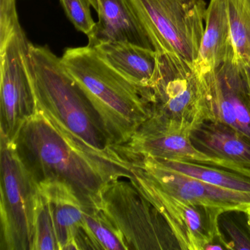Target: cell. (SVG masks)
<instances>
[{
    "mask_svg": "<svg viewBox=\"0 0 250 250\" xmlns=\"http://www.w3.org/2000/svg\"><path fill=\"white\" fill-rule=\"evenodd\" d=\"M17 143L38 180H61L83 200L96 203L102 190L131 178L129 161L114 149L99 150L71 132L36 101V111L19 132Z\"/></svg>",
    "mask_w": 250,
    "mask_h": 250,
    "instance_id": "cell-1",
    "label": "cell"
},
{
    "mask_svg": "<svg viewBox=\"0 0 250 250\" xmlns=\"http://www.w3.org/2000/svg\"><path fill=\"white\" fill-rule=\"evenodd\" d=\"M61 61L84 93L111 148L128 141L153 113L150 87L121 75L93 48H68Z\"/></svg>",
    "mask_w": 250,
    "mask_h": 250,
    "instance_id": "cell-2",
    "label": "cell"
},
{
    "mask_svg": "<svg viewBox=\"0 0 250 250\" xmlns=\"http://www.w3.org/2000/svg\"><path fill=\"white\" fill-rule=\"evenodd\" d=\"M30 61L36 101L76 136L99 150H109L103 131L78 84L47 46L30 43Z\"/></svg>",
    "mask_w": 250,
    "mask_h": 250,
    "instance_id": "cell-3",
    "label": "cell"
},
{
    "mask_svg": "<svg viewBox=\"0 0 250 250\" xmlns=\"http://www.w3.org/2000/svg\"><path fill=\"white\" fill-rule=\"evenodd\" d=\"M30 44L17 5L0 7V132L12 140L36 111Z\"/></svg>",
    "mask_w": 250,
    "mask_h": 250,
    "instance_id": "cell-4",
    "label": "cell"
},
{
    "mask_svg": "<svg viewBox=\"0 0 250 250\" xmlns=\"http://www.w3.org/2000/svg\"><path fill=\"white\" fill-rule=\"evenodd\" d=\"M37 177L16 140L0 132V250H31Z\"/></svg>",
    "mask_w": 250,
    "mask_h": 250,
    "instance_id": "cell-5",
    "label": "cell"
},
{
    "mask_svg": "<svg viewBox=\"0 0 250 250\" xmlns=\"http://www.w3.org/2000/svg\"><path fill=\"white\" fill-rule=\"evenodd\" d=\"M153 50L194 64L205 30L204 0H128Z\"/></svg>",
    "mask_w": 250,
    "mask_h": 250,
    "instance_id": "cell-6",
    "label": "cell"
},
{
    "mask_svg": "<svg viewBox=\"0 0 250 250\" xmlns=\"http://www.w3.org/2000/svg\"><path fill=\"white\" fill-rule=\"evenodd\" d=\"M150 88L153 113L178 129L191 134L210 121L203 82L194 64L175 55L157 54Z\"/></svg>",
    "mask_w": 250,
    "mask_h": 250,
    "instance_id": "cell-7",
    "label": "cell"
},
{
    "mask_svg": "<svg viewBox=\"0 0 250 250\" xmlns=\"http://www.w3.org/2000/svg\"><path fill=\"white\" fill-rule=\"evenodd\" d=\"M95 205L118 228L129 250L179 249L166 221L128 178L108 184Z\"/></svg>",
    "mask_w": 250,
    "mask_h": 250,
    "instance_id": "cell-8",
    "label": "cell"
},
{
    "mask_svg": "<svg viewBox=\"0 0 250 250\" xmlns=\"http://www.w3.org/2000/svg\"><path fill=\"white\" fill-rule=\"evenodd\" d=\"M131 171L130 181L166 221L179 249L231 250L219 227L223 212L184 201L162 189L139 169L131 166Z\"/></svg>",
    "mask_w": 250,
    "mask_h": 250,
    "instance_id": "cell-9",
    "label": "cell"
},
{
    "mask_svg": "<svg viewBox=\"0 0 250 250\" xmlns=\"http://www.w3.org/2000/svg\"><path fill=\"white\" fill-rule=\"evenodd\" d=\"M113 149L128 161L151 157L159 160L194 162L223 168L250 178V169L203 151L191 141V134L178 129L153 113L128 141Z\"/></svg>",
    "mask_w": 250,
    "mask_h": 250,
    "instance_id": "cell-10",
    "label": "cell"
},
{
    "mask_svg": "<svg viewBox=\"0 0 250 250\" xmlns=\"http://www.w3.org/2000/svg\"><path fill=\"white\" fill-rule=\"evenodd\" d=\"M131 166L167 192L195 206L224 213L242 212L250 206V192L216 187L176 172L151 157L129 161Z\"/></svg>",
    "mask_w": 250,
    "mask_h": 250,
    "instance_id": "cell-11",
    "label": "cell"
},
{
    "mask_svg": "<svg viewBox=\"0 0 250 250\" xmlns=\"http://www.w3.org/2000/svg\"><path fill=\"white\" fill-rule=\"evenodd\" d=\"M38 187L49 205L59 250H80L84 200L71 184L61 180H39Z\"/></svg>",
    "mask_w": 250,
    "mask_h": 250,
    "instance_id": "cell-12",
    "label": "cell"
},
{
    "mask_svg": "<svg viewBox=\"0 0 250 250\" xmlns=\"http://www.w3.org/2000/svg\"><path fill=\"white\" fill-rule=\"evenodd\" d=\"M98 1L99 20L87 36V46L104 42H124L153 49L128 0Z\"/></svg>",
    "mask_w": 250,
    "mask_h": 250,
    "instance_id": "cell-13",
    "label": "cell"
},
{
    "mask_svg": "<svg viewBox=\"0 0 250 250\" xmlns=\"http://www.w3.org/2000/svg\"><path fill=\"white\" fill-rule=\"evenodd\" d=\"M233 57L226 0H210L194 68L202 77Z\"/></svg>",
    "mask_w": 250,
    "mask_h": 250,
    "instance_id": "cell-14",
    "label": "cell"
},
{
    "mask_svg": "<svg viewBox=\"0 0 250 250\" xmlns=\"http://www.w3.org/2000/svg\"><path fill=\"white\" fill-rule=\"evenodd\" d=\"M90 47L121 75L137 85L150 87L157 61L154 50L124 42H104Z\"/></svg>",
    "mask_w": 250,
    "mask_h": 250,
    "instance_id": "cell-15",
    "label": "cell"
},
{
    "mask_svg": "<svg viewBox=\"0 0 250 250\" xmlns=\"http://www.w3.org/2000/svg\"><path fill=\"white\" fill-rule=\"evenodd\" d=\"M191 140L203 151L250 169V140L232 127L206 121L192 131Z\"/></svg>",
    "mask_w": 250,
    "mask_h": 250,
    "instance_id": "cell-16",
    "label": "cell"
},
{
    "mask_svg": "<svg viewBox=\"0 0 250 250\" xmlns=\"http://www.w3.org/2000/svg\"><path fill=\"white\" fill-rule=\"evenodd\" d=\"M82 232L89 250H129L112 221L93 202L89 200H84Z\"/></svg>",
    "mask_w": 250,
    "mask_h": 250,
    "instance_id": "cell-17",
    "label": "cell"
},
{
    "mask_svg": "<svg viewBox=\"0 0 250 250\" xmlns=\"http://www.w3.org/2000/svg\"><path fill=\"white\" fill-rule=\"evenodd\" d=\"M156 160L176 172L208 184L228 189L250 192V178L241 174L223 168L194 162Z\"/></svg>",
    "mask_w": 250,
    "mask_h": 250,
    "instance_id": "cell-18",
    "label": "cell"
},
{
    "mask_svg": "<svg viewBox=\"0 0 250 250\" xmlns=\"http://www.w3.org/2000/svg\"><path fill=\"white\" fill-rule=\"evenodd\" d=\"M227 97L233 106L240 132L250 140V101L239 66L229 60L218 67Z\"/></svg>",
    "mask_w": 250,
    "mask_h": 250,
    "instance_id": "cell-19",
    "label": "cell"
},
{
    "mask_svg": "<svg viewBox=\"0 0 250 250\" xmlns=\"http://www.w3.org/2000/svg\"><path fill=\"white\" fill-rule=\"evenodd\" d=\"M233 46L232 62L239 67L250 62V0H226Z\"/></svg>",
    "mask_w": 250,
    "mask_h": 250,
    "instance_id": "cell-20",
    "label": "cell"
},
{
    "mask_svg": "<svg viewBox=\"0 0 250 250\" xmlns=\"http://www.w3.org/2000/svg\"><path fill=\"white\" fill-rule=\"evenodd\" d=\"M33 232L31 250H59L49 205L39 187L35 198Z\"/></svg>",
    "mask_w": 250,
    "mask_h": 250,
    "instance_id": "cell-21",
    "label": "cell"
},
{
    "mask_svg": "<svg viewBox=\"0 0 250 250\" xmlns=\"http://www.w3.org/2000/svg\"><path fill=\"white\" fill-rule=\"evenodd\" d=\"M65 15L77 30L89 36L93 31L95 22L88 0H59Z\"/></svg>",
    "mask_w": 250,
    "mask_h": 250,
    "instance_id": "cell-22",
    "label": "cell"
},
{
    "mask_svg": "<svg viewBox=\"0 0 250 250\" xmlns=\"http://www.w3.org/2000/svg\"><path fill=\"white\" fill-rule=\"evenodd\" d=\"M222 225L230 238L231 250H250V238L238 225L230 219L224 221Z\"/></svg>",
    "mask_w": 250,
    "mask_h": 250,
    "instance_id": "cell-23",
    "label": "cell"
},
{
    "mask_svg": "<svg viewBox=\"0 0 250 250\" xmlns=\"http://www.w3.org/2000/svg\"><path fill=\"white\" fill-rule=\"evenodd\" d=\"M250 101V62L245 66L239 67Z\"/></svg>",
    "mask_w": 250,
    "mask_h": 250,
    "instance_id": "cell-24",
    "label": "cell"
},
{
    "mask_svg": "<svg viewBox=\"0 0 250 250\" xmlns=\"http://www.w3.org/2000/svg\"><path fill=\"white\" fill-rule=\"evenodd\" d=\"M246 215V218H247V228H248L249 231L250 232V206H249L244 212Z\"/></svg>",
    "mask_w": 250,
    "mask_h": 250,
    "instance_id": "cell-25",
    "label": "cell"
},
{
    "mask_svg": "<svg viewBox=\"0 0 250 250\" xmlns=\"http://www.w3.org/2000/svg\"><path fill=\"white\" fill-rule=\"evenodd\" d=\"M91 6L96 10L97 12L98 9H99V1L98 0H88Z\"/></svg>",
    "mask_w": 250,
    "mask_h": 250,
    "instance_id": "cell-26",
    "label": "cell"
}]
</instances>
